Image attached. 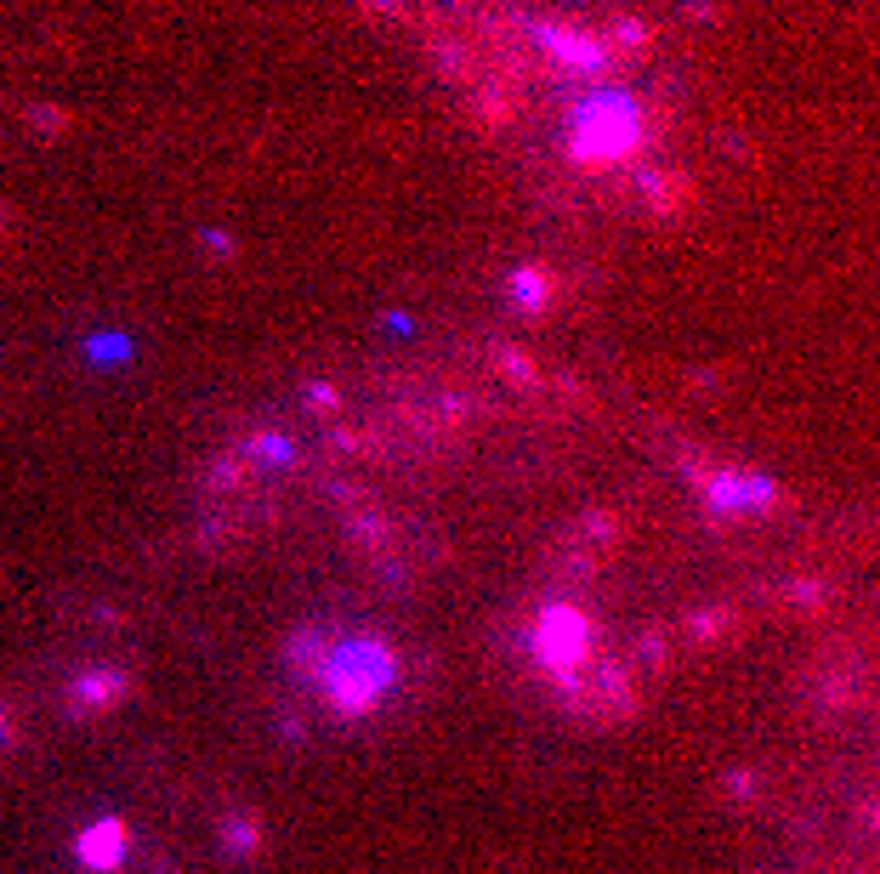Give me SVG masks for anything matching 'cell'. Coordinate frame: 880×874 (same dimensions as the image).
Returning a JSON list of instances; mask_svg holds the SVG:
<instances>
[{
  "label": "cell",
  "instance_id": "1",
  "mask_svg": "<svg viewBox=\"0 0 880 874\" xmlns=\"http://www.w3.org/2000/svg\"><path fill=\"white\" fill-rule=\"evenodd\" d=\"M398 665H392V653L381 642H341L324 659V693L335 699V710H370L381 693L392 687Z\"/></svg>",
  "mask_w": 880,
  "mask_h": 874
},
{
  "label": "cell",
  "instance_id": "3",
  "mask_svg": "<svg viewBox=\"0 0 880 874\" xmlns=\"http://www.w3.org/2000/svg\"><path fill=\"white\" fill-rule=\"evenodd\" d=\"M540 647H546V653H557V665H574V659H580V647H585V625H580V619H574L568 608H557V613L546 619V636H540Z\"/></svg>",
  "mask_w": 880,
  "mask_h": 874
},
{
  "label": "cell",
  "instance_id": "2",
  "mask_svg": "<svg viewBox=\"0 0 880 874\" xmlns=\"http://www.w3.org/2000/svg\"><path fill=\"white\" fill-rule=\"evenodd\" d=\"M631 142H636V114H631L625 97H614V103L591 108V114L580 120L574 148H580V159H614V154H625Z\"/></svg>",
  "mask_w": 880,
  "mask_h": 874
},
{
  "label": "cell",
  "instance_id": "4",
  "mask_svg": "<svg viewBox=\"0 0 880 874\" xmlns=\"http://www.w3.org/2000/svg\"><path fill=\"white\" fill-rule=\"evenodd\" d=\"M91 840H97V846H80V852L91 857V863H114V857H120V823H103V829H91Z\"/></svg>",
  "mask_w": 880,
  "mask_h": 874
}]
</instances>
